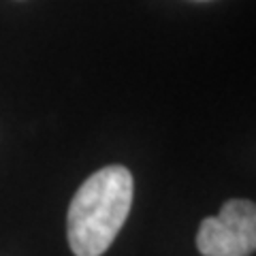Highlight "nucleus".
<instances>
[{
	"label": "nucleus",
	"mask_w": 256,
	"mask_h": 256,
	"mask_svg": "<svg viewBox=\"0 0 256 256\" xmlns=\"http://www.w3.org/2000/svg\"><path fill=\"white\" fill-rule=\"evenodd\" d=\"M132 175L111 164L90 175L75 192L66 216L68 246L75 256H102L130 214Z\"/></svg>",
	"instance_id": "nucleus-1"
},
{
	"label": "nucleus",
	"mask_w": 256,
	"mask_h": 256,
	"mask_svg": "<svg viewBox=\"0 0 256 256\" xmlns=\"http://www.w3.org/2000/svg\"><path fill=\"white\" fill-rule=\"evenodd\" d=\"M203 256H250L256 250V207L246 198H230L214 218H205L196 233Z\"/></svg>",
	"instance_id": "nucleus-2"
}]
</instances>
